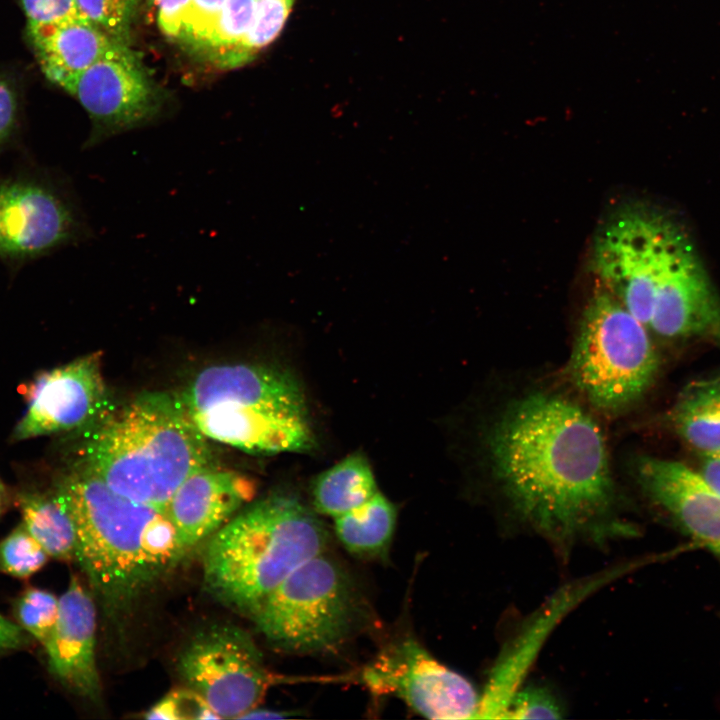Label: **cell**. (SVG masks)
Instances as JSON below:
<instances>
[{
  "label": "cell",
  "mask_w": 720,
  "mask_h": 720,
  "mask_svg": "<svg viewBox=\"0 0 720 720\" xmlns=\"http://www.w3.org/2000/svg\"><path fill=\"white\" fill-rule=\"evenodd\" d=\"M673 431L698 455L720 454V377L690 382L668 414Z\"/></svg>",
  "instance_id": "cell-18"
},
{
  "label": "cell",
  "mask_w": 720,
  "mask_h": 720,
  "mask_svg": "<svg viewBox=\"0 0 720 720\" xmlns=\"http://www.w3.org/2000/svg\"><path fill=\"white\" fill-rule=\"evenodd\" d=\"M71 208L52 192L14 184L0 190V247L31 254L58 245L76 234Z\"/></svg>",
  "instance_id": "cell-16"
},
{
  "label": "cell",
  "mask_w": 720,
  "mask_h": 720,
  "mask_svg": "<svg viewBox=\"0 0 720 720\" xmlns=\"http://www.w3.org/2000/svg\"><path fill=\"white\" fill-rule=\"evenodd\" d=\"M27 30L42 72L58 86L96 62L135 55L88 20L27 25Z\"/></svg>",
  "instance_id": "cell-17"
},
{
  "label": "cell",
  "mask_w": 720,
  "mask_h": 720,
  "mask_svg": "<svg viewBox=\"0 0 720 720\" xmlns=\"http://www.w3.org/2000/svg\"><path fill=\"white\" fill-rule=\"evenodd\" d=\"M144 718L163 720L219 719L206 701L189 687L168 693L145 713Z\"/></svg>",
  "instance_id": "cell-27"
},
{
  "label": "cell",
  "mask_w": 720,
  "mask_h": 720,
  "mask_svg": "<svg viewBox=\"0 0 720 720\" xmlns=\"http://www.w3.org/2000/svg\"><path fill=\"white\" fill-rule=\"evenodd\" d=\"M19 2L26 15L27 25H53L73 20H88L76 0H19Z\"/></svg>",
  "instance_id": "cell-30"
},
{
  "label": "cell",
  "mask_w": 720,
  "mask_h": 720,
  "mask_svg": "<svg viewBox=\"0 0 720 720\" xmlns=\"http://www.w3.org/2000/svg\"><path fill=\"white\" fill-rule=\"evenodd\" d=\"M659 360L649 330L602 287L584 309L568 378L595 408L621 412L652 385Z\"/></svg>",
  "instance_id": "cell-7"
},
{
  "label": "cell",
  "mask_w": 720,
  "mask_h": 720,
  "mask_svg": "<svg viewBox=\"0 0 720 720\" xmlns=\"http://www.w3.org/2000/svg\"><path fill=\"white\" fill-rule=\"evenodd\" d=\"M83 15L113 39L128 45L138 0H76Z\"/></svg>",
  "instance_id": "cell-26"
},
{
  "label": "cell",
  "mask_w": 720,
  "mask_h": 720,
  "mask_svg": "<svg viewBox=\"0 0 720 720\" xmlns=\"http://www.w3.org/2000/svg\"><path fill=\"white\" fill-rule=\"evenodd\" d=\"M492 474L516 512L555 539L604 536L615 488L604 436L578 404L532 393L507 406L488 435Z\"/></svg>",
  "instance_id": "cell-1"
},
{
  "label": "cell",
  "mask_w": 720,
  "mask_h": 720,
  "mask_svg": "<svg viewBox=\"0 0 720 720\" xmlns=\"http://www.w3.org/2000/svg\"><path fill=\"white\" fill-rule=\"evenodd\" d=\"M358 608L350 578L323 552L294 570L250 616L270 643L306 654L338 647L352 632Z\"/></svg>",
  "instance_id": "cell-8"
},
{
  "label": "cell",
  "mask_w": 720,
  "mask_h": 720,
  "mask_svg": "<svg viewBox=\"0 0 720 720\" xmlns=\"http://www.w3.org/2000/svg\"><path fill=\"white\" fill-rule=\"evenodd\" d=\"M379 492L372 468L360 453L343 458L313 482L315 510L333 519L360 506Z\"/></svg>",
  "instance_id": "cell-20"
},
{
  "label": "cell",
  "mask_w": 720,
  "mask_h": 720,
  "mask_svg": "<svg viewBox=\"0 0 720 720\" xmlns=\"http://www.w3.org/2000/svg\"><path fill=\"white\" fill-rule=\"evenodd\" d=\"M22 523L51 558L76 560L77 537L72 517L59 492L21 491L15 497Z\"/></svg>",
  "instance_id": "cell-19"
},
{
  "label": "cell",
  "mask_w": 720,
  "mask_h": 720,
  "mask_svg": "<svg viewBox=\"0 0 720 720\" xmlns=\"http://www.w3.org/2000/svg\"><path fill=\"white\" fill-rule=\"evenodd\" d=\"M327 533L297 497L273 494L217 530L203 553L208 591L224 605L251 615L300 565L324 552Z\"/></svg>",
  "instance_id": "cell-4"
},
{
  "label": "cell",
  "mask_w": 720,
  "mask_h": 720,
  "mask_svg": "<svg viewBox=\"0 0 720 720\" xmlns=\"http://www.w3.org/2000/svg\"><path fill=\"white\" fill-rule=\"evenodd\" d=\"M101 353L82 356L40 373L24 386L27 409L14 440L75 430L95 424L108 410Z\"/></svg>",
  "instance_id": "cell-11"
},
{
  "label": "cell",
  "mask_w": 720,
  "mask_h": 720,
  "mask_svg": "<svg viewBox=\"0 0 720 720\" xmlns=\"http://www.w3.org/2000/svg\"><path fill=\"white\" fill-rule=\"evenodd\" d=\"M561 709L555 698L543 688H526L512 697L502 719H559Z\"/></svg>",
  "instance_id": "cell-28"
},
{
  "label": "cell",
  "mask_w": 720,
  "mask_h": 720,
  "mask_svg": "<svg viewBox=\"0 0 720 720\" xmlns=\"http://www.w3.org/2000/svg\"><path fill=\"white\" fill-rule=\"evenodd\" d=\"M157 6V20L161 31L168 37L179 39L189 13L192 0H153Z\"/></svg>",
  "instance_id": "cell-31"
},
{
  "label": "cell",
  "mask_w": 720,
  "mask_h": 720,
  "mask_svg": "<svg viewBox=\"0 0 720 720\" xmlns=\"http://www.w3.org/2000/svg\"><path fill=\"white\" fill-rule=\"evenodd\" d=\"M255 492V483L248 477L212 462L190 474L164 511L174 526L183 557L230 521Z\"/></svg>",
  "instance_id": "cell-13"
},
{
  "label": "cell",
  "mask_w": 720,
  "mask_h": 720,
  "mask_svg": "<svg viewBox=\"0 0 720 720\" xmlns=\"http://www.w3.org/2000/svg\"><path fill=\"white\" fill-rule=\"evenodd\" d=\"M9 504H10L9 492H8L6 486L4 485V483L2 482V480L0 479V517L6 511Z\"/></svg>",
  "instance_id": "cell-35"
},
{
  "label": "cell",
  "mask_w": 720,
  "mask_h": 720,
  "mask_svg": "<svg viewBox=\"0 0 720 720\" xmlns=\"http://www.w3.org/2000/svg\"><path fill=\"white\" fill-rule=\"evenodd\" d=\"M374 694L394 696L429 719H477L480 696L462 675L411 638L385 647L362 672Z\"/></svg>",
  "instance_id": "cell-10"
},
{
  "label": "cell",
  "mask_w": 720,
  "mask_h": 720,
  "mask_svg": "<svg viewBox=\"0 0 720 720\" xmlns=\"http://www.w3.org/2000/svg\"><path fill=\"white\" fill-rule=\"evenodd\" d=\"M211 462L181 396L148 392L93 425L79 465L116 493L165 511L181 483Z\"/></svg>",
  "instance_id": "cell-3"
},
{
  "label": "cell",
  "mask_w": 720,
  "mask_h": 720,
  "mask_svg": "<svg viewBox=\"0 0 720 720\" xmlns=\"http://www.w3.org/2000/svg\"><path fill=\"white\" fill-rule=\"evenodd\" d=\"M15 94L9 84L0 79V143L10 133L16 116Z\"/></svg>",
  "instance_id": "cell-33"
},
{
  "label": "cell",
  "mask_w": 720,
  "mask_h": 720,
  "mask_svg": "<svg viewBox=\"0 0 720 720\" xmlns=\"http://www.w3.org/2000/svg\"><path fill=\"white\" fill-rule=\"evenodd\" d=\"M178 669L219 719H241L276 681L252 637L231 624L196 633L181 653Z\"/></svg>",
  "instance_id": "cell-9"
},
{
  "label": "cell",
  "mask_w": 720,
  "mask_h": 720,
  "mask_svg": "<svg viewBox=\"0 0 720 720\" xmlns=\"http://www.w3.org/2000/svg\"><path fill=\"white\" fill-rule=\"evenodd\" d=\"M592 264L601 287L647 329L674 288L706 271L686 230L652 208L621 209L595 239Z\"/></svg>",
  "instance_id": "cell-6"
},
{
  "label": "cell",
  "mask_w": 720,
  "mask_h": 720,
  "mask_svg": "<svg viewBox=\"0 0 720 720\" xmlns=\"http://www.w3.org/2000/svg\"><path fill=\"white\" fill-rule=\"evenodd\" d=\"M31 638L21 626L0 613V655L29 647Z\"/></svg>",
  "instance_id": "cell-32"
},
{
  "label": "cell",
  "mask_w": 720,
  "mask_h": 720,
  "mask_svg": "<svg viewBox=\"0 0 720 720\" xmlns=\"http://www.w3.org/2000/svg\"><path fill=\"white\" fill-rule=\"evenodd\" d=\"M91 117L90 144L153 122L163 101L136 55L96 62L59 84Z\"/></svg>",
  "instance_id": "cell-12"
},
{
  "label": "cell",
  "mask_w": 720,
  "mask_h": 720,
  "mask_svg": "<svg viewBox=\"0 0 720 720\" xmlns=\"http://www.w3.org/2000/svg\"><path fill=\"white\" fill-rule=\"evenodd\" d=\"M225 0H192L179 41L199 51L209 37Z\"/></svg>",
  "instance_id": "cell-29"
},
{
  "label": "cell",
  "mask_w": 720,
  "mask_h": 720,
  "mask_svg": "<svg viewBox=\"0 0 720 720\" xmlns=\"http://www.w3.org/2000/svg\"><path fill=\"white\" fill-rule=\"evenodd\" d=\"M258 0H225L217 21L198 52L217 66L248 34Z\"/></svg>",
  "instance_id": "cell-23"
},
{
  "label": "cell",
  "mask_w": 720,
  "mask_h": 720,
  "mask_svg": "<svg viewBox=\"0 0 720 720\" xmlns=\"http://www.w3.org/2000/svg\"><path fill=\"white\" fill-rule=\"evenodd\" d=\"M295 1L258 0L253 23L245 39L218 66L236 68L254 59L280 34Z\"/></svg>",
  "instance_id": "cell-22"
},
{
  "label": "cell",
  "mask_w": 720,
  "mask_h": 720,
  "mask_svg": "<svg viewBox=\"0 0 720 720\" xmlns=\"http://www.w3.org/2000/svg\"><path fill=\"white\" fill-rule=\"evenodd\" d=\"M95 635L93 598L80 580L73 576L59 597L58 619L43 647L50 673L64 687L93 702L101 698Z\"/></svg>",
  "instance_id": "cell-15"
},
{
  "label": "cell",
  "mask_w": 720,
  "mask_h": 720,
  "mask_svg": "<svg viewBox=\"0 0 720 720\" xmlns=\"http://www.w3.org/2000/svg\"><path fill=\"white\" fill-rule=\"evenodd\" d=\"M396 519L395 506L379 491L360 506L334 518V528L350 553L375 557L387 551Z\"/></svg>",
  "instance_id": "cell-21"
},
{
  "label": "cell",
  "mask_w": 720,
  "mask_h": 720,
  "mask_svg": "<svg viewBox=\"0 0 720 720\" xmlns=\"http://www.w3.org/2000/svg\"><path fill=\"white\" fill-rule=\"evenodd\" d=\"M636 476L650 499L720 560V493L698 471L675 460L640 458Z\"/></svg>",
  "instance_id": "cell-14"
},
{
  "label": "cell",
  "mask_w": 720,
  "mask_h": 720,
  "mask_svg": "<svg viewBox=\"0 0 720 720\" xmlns=\"http://www.w3.org/2000/svg\"><path fill=\"white\" fill-rule=\"evenodd\" d=\"M49 558L22 522L0 541V572L6 575L29 578L41 570Z\"/></svg>",
  "instance_id": "cell-25"
},
{
  "label": "cell",
  "mask_w": 720,
  "mask_h": 720,
  "mask_svg": "<svg viewBox=\"0 0 720 720\" xmlns=\"http://www.w3.org/2000/svg\"><path fill=\"white\" fill-rule=\"evenodd\" d=\"M699 474L718 493H720V454L699 455Z\"/></svg>",
  "instance_id": "cell-34"
},
{
  "label": "cell",
  "mask_w": 720,
  "mask_h": 720,
  "mask_svg": "<svg viewBox=\"0 0 720 720\" xmlns=\"http://www.w3.org/2000/svg\"><path fill=\"white\" fill-rule=\"evenodd\" d=\"M58 613L59 598L41 588H26L13 603L17 624L43 646L55 628Z\"/></svg>",
  "instance_id": "cell-24"
},
{
  "label": "cell",
  "mask_w": 720,
  "mask_h": 720,
  "mask_svg": "<svg viewBox=\"0 0 720 720\" xmlns=\"http://www.w3.org/2000/svg\"><path fill=\"white\" fill-rule=\"evenodd\" d=\"M75 525L76 561L113 619L183 558L166 513L128 499L81 465L56 486Z\"/></svg>",
  "instance_id": "cell-2"
},
{
  "label": "cell",
  "mask_w": 720,
  "mask_h": 720,
  "mask_svg": "<svg viewBox=\"0 0 720 720\" xmlns=\"http://www.w3.org/2000/svg\"><path fill=\"white\" fill-rule=\"evenodd\" d=\"M210 440L246 453H303L315 445L303 390L288 371L222 364L200 371L180 394Z\"/></svg>",
  "instance_id": "cell-5"
}]
</instances>
